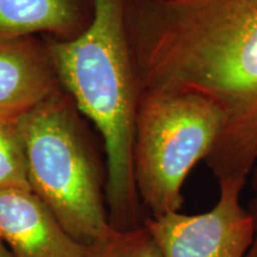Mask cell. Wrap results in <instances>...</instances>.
I'll return each mask as SVG.
<instances>
[{
    "mask_svg": "<svg viewBox=\"0 0 257 257\" xmlns=\"http://www.w3.org/2000/svg\"><path fill=\"white\" fill-rule=\"evenodd\" d=\"M141 88L187 89L219 106L224 128L205 160L217 181L257 166V0H128Z\"/></svg>",
    "mask_w": 257,
    "mask_h": 257,
    "instance_id": "cell-1",
    "label": "cell"
},
{
    "mask_svg": "<svg viewBox=\"0 0 257 257\" xmlns=\"http://www.w3.org/2000/svg\"><path fill=\"white\" fill-rule=\"evenodd\" d=\"M128 0H93L82 34L48 44L59 81L100 135L106 165V206L117 231L143 225L147 216L134 176L135 118L141 88L127 29Z\"/></svg>",
    "mask_w": 257,
    "mask_h": 257,
    "instance_id": "cell-2",
    "label": "cell"
},
{
    "mask_svg": "<svg viewBox=\"0 0 257 257\" xmlns=\"http://www.w3.org/2000/svg\"><path fill=\"white\" fill-rule=\"evenodd\" d=\"M70 95L57 89L16 120L32 192L67 232L94 246L114 229L106 206V172Z\"/></svg>",
    "mask_w": 257,
    "mask_h": 257,
    "instance_id": "cell-3",
    "label": "cell"
},
{
    "mask_svg": "<svg viewBox=\"0 0 257 257\" xmlns=\"http://www.w3.org/2000/svg\"><path fill=\"white\" fill-rule=\"evenodd\" d=\"M223 128V112L206 95L187 89H142L133 161L138 197L149 216L181 211L186 179L207 159Z\"/></svg>",
    "mask_w": 257,
    "mask_h": 257,
    "instance_id": "cell-4",
    "label": "cell"
},
{
    "mask_svg": "<svg viewBox=\"0 0 257 257\" xmlns=\"http://www.w3.org/2000/svg\"><path fill=\"white\" fill-rule=\"evenodd\" d=\"M244 180H220L219 197L204 213L181 211L148 216L143 224L163 257H245L252 239V219L240 202Z\"/></svg>",
    "mask_w": 257,
    "mask_h": 257,
    "instance_id": "cell-5",
    "label": "cell"
},
{
    "mask_svg": "<svg viewBox=\"0 0 257 257\" xmlns=\"http://www.w3.org/2000/svg\"><path fill=\"white\" fill-rule=\"evenodd\" d=\"M0 237L14 257H92L31 188L0 192Z\"/></svg>",
    "mask_w": 257,
    "mask_h": 257,
    "instance_id": "cell-6",
    "label": "cell"
},
{
    "mask_svg": "<svg viewBox=\"0 0 257 257\" xmlns=\"http://www.w3.org/2000/svg\"><path fill=\"white\" fill-rule=\"evenodd\" d=\"M47 46L0 34V120L16 121L59 88Z\"/></svg>",
    "mask_w": 257,
    "mask_h": 257,
    "instance_id": "cell-7",
    "label": "cell"
},
{
    "mask_svg": "<svg viewBox=\"0 0 257 257\" xmlns=\"http://www.w3.org/2000/svg\"><path fill=\"white\" fill-rule=\"evenodd\" d=\"M93 17V0H0V34L72 40Z\"/></svg>",
    "mask_w": 257,
    "mask_h": 257,
    "instance_id": "cell-8",
    "label": "cell"
},
{
    "mask_svg": "<svg viewBox=\"0 0 257 257\" xmlns=\"http://www.w3.org/2000/svg\"><path fill=\"white\" fill-rule=\"evenodd\" d=\"M30 188L27 157L16 121L0 120V192Z\"/></svg>",
    "mask_w": 257,
    "mask_h": 257,
    "instance_id": "cell-9",
    "label": "cell"
},
{
    "mask_svg": "<svg viewBox=\"0 0 257 257\" xmlns=\"http://www.w3.org/2000/svg\"><path fill=\"white\" fill-rule=\"evenodd\" d=\"M92 257H163L146 226L114 230L107 239L93 246Z\"/></svg>",
    "mask_w": 257,
    "mask_h": 257,
    "instance_id": "cell-10",
    "label": "cell"
},
{
    "mask_svg": "<svg viewBox=\"0 0 257 257\" xmlns=\"http://www.w3.org/2000/svg\"><path fill=\"white\" fill-rule=\"evenodd\" d=\"M251 187H252V197L248 205V212L251 216L253 233L250 246L246 252L245 257H257V166L253 168L251 173Z\"/></svg>",
    "mask_w": 257,
    "mask_h": 257,
    "instance_id": "cell-11",
    "label": "cell"
},
{
    "mask_svg": "<svg viewBox=\"0 0 257 257\" xmlns=\"http://www.w3.org/2000/svg\"><path fill=\"white\" fill-rule=\"evenodd\" d=\"M0 257H14L11 251H10L9 246L6 245V243L3 240L2 237H0Z\"/></svg>",
    "mask_w": 257,
    "mask_h": 257,
    "instance_id": "cell-12",
    "label": "cell"
}]
</instances>
